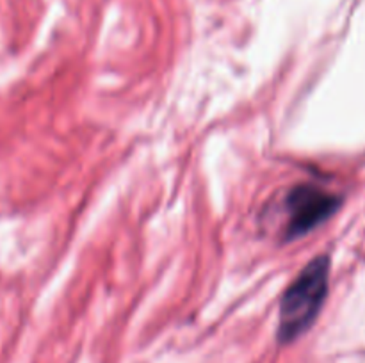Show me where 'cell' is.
Masks as SVG:
<instances>
[{"label":"cell","mask_w":365,"mask_h":363,"mask_svg":"<svg viewBox=\"0 0 365 363\" xmlns=\"http://www.w3.org/2000/svg\"><path fill=\"white\" fill-rule=\"evenodd\" d=\"M330 280V258L319 255L303 267L282 295L277 337L280 344H291L314 324L324 305Z\"/></svg>","instance_id":"6da1fadb"},{"label":"cell","mask_w":365,"mask_h":363,"mask_svg":"<svg viewBox=\"0 0 365 363\" xmlns=\"http://www.w3.org/2000/svg\"><path fill=\"white\" fill-rule=\"evenodd\" d=\"M341 206V198L314 184H299L287 192L285 238L294 241L330 219Z\"/></svg>","instance_id":"7a4b0ae2"}]
</instances>
